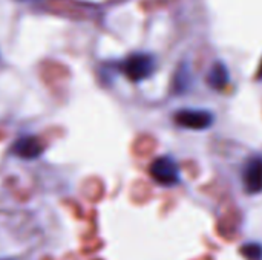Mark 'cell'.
<instances>
[{
    "label": "cell",
    "instance_id": "1",
    "mask_svg": "<svg viewBox=\"0 0 262 260\" xmlns=\"http://www.w3.org/2000/svg\"><path fill=\"white\" fill-rule=\"evenodd\" d=\"M155 57L146 52H137L126 58L123 63V72L130 81H143L155 72Z\"/></svg>",
    "mask_w": 262,
    "mask_h": 260
},
{
    "label": "cell",
    "instance_id": "2",
    "mask_svg": "<svg viewBox=\"0 0 262 260\" xmlns=\"http://www.w3.org/2000/svg\"><path fill=\"white\" fill-rule=\"evenodd\" d=\"M149 173H150L152 179L155 182H158L160 185L169 187V185H175L180 182V169H178L177 162L169 156L157 158L150 164Z\"/></svg>",
    "mask_w": 262,
    "mask_h": 260
},
{
    "label": "cell",
    "instance_id": "3",
    "mask_svg": "<svg viewBox=\"0 0 262 260\" xmlns=\"http://www.w3.org/2000/svg\"><path fill=\"white\" fill-rule=\"evenodd\" d=\"M213 121L215 116L209 110L200 109H183L175 115V123L180 127L190 130H206L213 124Z\"/></svg>",
    "mask_w": 262,
    "mask_h": 260
},
{
    "label": "cell",
    "instance_id": "4",
    "mask_svg": "<svg viewBox=\"0 0 262 260\" xmlns=\"http://www.w3.org/2000/svg\"><path fill=\"white\" fill-rule=\"evenodd\" d=\"M244 190L249 195L262 193V156L250 158L243 170Z\"/></svg>",
    "mask_w": 262,
    "mask_h": 260
},
{
    "label": "cell",
    "instance_id": "5",
    "mask_svg": "<svg viewBox=\"0 0 262 260\" xmlns=\"http://www.w3.org/2000/svg\"><path fill=\"white\" fill-rule=\"evenodd\" d=\"M43 150L45 147L37 136H21L12 144V153L21 159H35Z\"/></svg>",
    "mask_w": 262,
    "mask_h": 260
},
{
    "label": "cell",
    "instance_id": "6",
    "mask_svg": "<svg viewBox=\"0 0 262 260\" xmlns=\"http://www.w3.org/2000/svg\"><path fill=\"white\" fill-rule=\"evenodd\" d=\"M207 83L212 89L223 90L229 84V70L223 61H216L207 74Z\"/></svg>",
    "mask_w": 262,
    "mask_h": 260
},
{
    "label": "cell",
    "instance_id": "7",
    "mask_svg": "<svg viewBox=\"0 0 262 260\" xmlns=\"http://www.w3.org/2000/svg\"><path fill=\"white\" fill-rule=\"evenodd\" d=\"M241 254L246 260H262V245L261 244H244L241 247Z\"/></svg>",
    "mask_w": 262,
    "mask_h": 260
},
{
    "label": "cell",
    "instance_id": "8",
    "mask_svg": "<svg viewBox=\"0 0 262 260\" xmlns=\"http://www.w3.org/2000/svg\"><path fill=\"white\" fill-rule=\"evenodd\" d=\"M259 77H262V64L261 67H259Z\"/></svg>",
    "mask_w": 262,
    "mask_h": 260
}]
</instances>
